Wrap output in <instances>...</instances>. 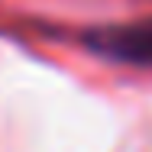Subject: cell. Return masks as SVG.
<instances>
[{
  "instance_id": "1",
  "label": "cell",
  "mask_w": 152,
  "mask_h": 152,
  "mask_svg": "<svg viewBox=\"0 0 152 152\" xmlns=\"http://www.w3.org/2000/svg\"><path fill=\"white\" fill-rule=\"evenodd\" d=\"M88 45L97 55L123 65H152V23H126L88 32Z\"/></svg>"
}]
</instances>
